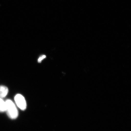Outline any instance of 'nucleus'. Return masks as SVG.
I'll list each match as a JSON object with an SVG mask.
<instances>
[{
    "instance_id": "7ed1b4c3",
    "label": "nucleus",
    "mask_w": 131,
    "mask_h": 131,
    "mask_svg": "<svg viewBox=\"0 0 131 131\" xmlns=\"http://www.w3.org/2000/svg\"><path fill=\"white\" fill-rule=\"evenodd\" d=\"M8 89L7 87L4 86H0V98H4L7 95Z\"/></svg>"
},
{
    "instance_id": "f03ea898",
    "label": "nucleus",
    "mask_w": 131,
    "mask_h": 131,
    "mask_svg": "<svg viewBox=\"0 0 131 131\" xmlns=\"http://www.w3.org/2000/svg\"><path fill=\"white\" fill-rule=\"evenodd\" d=\"M15 101L17 106L21 110H25L26 108L27 104L25 99L23 95L18 94L15 97Z\"/></svg>"
},
{
    "instance_id": "39448f33",
    "label": "nucleus",
    "mask_w": 131,
    "mask_h": 131,
    "mask_svg": "<svg viewBox=\"0 0 131 131\" xmlns=\"http://www.w3.org/2000/svg\"><path fill=\"white\" fill-rule=\"evenodd\" d=\"M46 58V56L45 55H42V56L39 57V58L38 59V62L39 63L41 62L42 60L45 58Z\"/></svg>"
},
{
    "instance_id": "20e7f679",
    "label": "nucleus",
    "mask_w": 131,
    "mask_h": 131,
    "mask_svg": "<svg viewBox=\"0 0 131 131\" xmlns=\"http://www.w3.org/2000/svg\"><path fill=\"white\" fill-rule=\"evenodd\" d=\"M6 105L5 101L0 98V112H6Z\"/></svg>"
},
{
    "instance_id": "f257e3e1",
    "label": "nucleus",
    "mask_w": 131,
    "mask_h": 131,
    "mask_svg": "<svg viewBox=\"0 0 131 131\" xmlns=\"http://www.w3.org/2000/svg\"><path fill=\"white\" fill-rule=\"evenodd\" d=\"M6 105V112L8 117L12 119H15L18 115V112L16 106L14 102L10 100L5 101Z\"/></svg>"
}]
</instances>
